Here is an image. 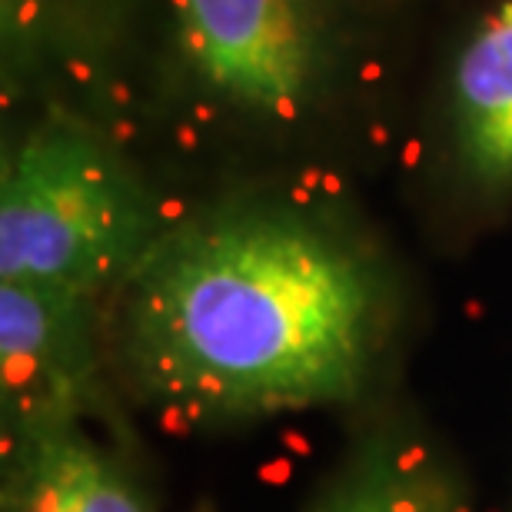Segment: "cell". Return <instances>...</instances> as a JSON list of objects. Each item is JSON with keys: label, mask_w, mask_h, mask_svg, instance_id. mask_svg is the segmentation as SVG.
I'll return each mask as SVG.
<instances>
[{"label": "cell", "mask_w": 512, "mask_h": 512, "mask_svg": "<svg viewBox=\"0 0 512 512\" xmlns=\"http://www.w3.org/2000/svg\"><path fill=\"white\" fill-rule=\"evenodd\" d=\"M399 323L386 256L333 213L280 197L167 223L114 293L110 363L180 426L356 403Z\"/></svg>", "instance_id": "cell-1"}, {"label": "cell", "mask_w": 512, "mask_h": 512, "mask_svg": "<svg viewBox=\"0 0 512 512\" xmlns=\"http://www.w3.org/2000/svg\"><path fill=\"white\" fill-rule=\"evenodd\" d=\"M163 230L130 163L77 120L47 117L7 150L0 283L104 300Z\"/></svg>", "instance_id": "cell-2"}, {"label": "cell", "mask_w": 512, "mask_h": 512, "mask_svg": "<svg viewBox=\"0 0 512 512\" xmlns=\"http://www.w3.org/2000/svg\"><path fill=\"white\" fill-rule=\"evenodd\" d=\"M173 67L213 117L296 133L333 107L350 64L336 0H170Z\"/></svg>", "instance_id": "cell-3"}, {"label": "cell", "mask_w": 512, "mask_h": 512, "mask_svg": "<svg viewBox=\"0 0 512 512\" xmlns=\"http://www.w3.org/2000/svg\"><path fill=\"white\" fill-rule=\"evenodd\" d=\"M107 360L100 300L0 283L4 433L57 419H110Z\"/></svg>", "instance_id": "cell-4"}, {"label": "cell", "mask_w": 512, "mask_h": 512, "mask_svg": "<svg viewBox=\"0 0 512 512\" xmlns=\"http://www.w3.org/2000/svg\"><path fill=\"white\" fill-rule=\"evenodd\" d=\"M446 133L466 187L489 200H512V0L489 4L456 50Z\"/></svg>", "instance_id": "cell-5"}, {"label": "cell", "mask_w": 512, "mask_h": 512, "mask_svg": "<svg viewBox=\"0 0 512 512\" xmlns=\"http://www.w3.org/2000/svg\"><path fill=\"white\" fill-rule=\"evenodd\" d=\"M7 512H153L120 453L87 429L57 419L4 433Z\"/></svg>", "instance_id": "cell-6"}, {"label": "cell", "mask_w": 512, "mask_h": 512, "mask_svg": "<svg viewBox=\"0 0 512 512\" xmlns=\"http://www.w3.org/2000/svg\"><path fill=\"white\" fill-rule=\"evenodd\" d=\"M306 512H469L436 463L380 446L346 469Z\"/></svg>", "instance_id": "cell-7"}, {"label": "cell", "mask_w": 512, "mask_h": 512, "mask_svg": "<svg viewBox=\"0 0 512 512\" xmlns=\"http://www.w3.org/2000/svg\"><path fill=\"white\" fill-rule=\"evenodd\" d=\"M74 4L77 0H4V34L7 40L14 37L17 44L24 37H37V30L44 27L40 20Z\"/></svg>", "instance_id": "cell-8"}]
</instances>
